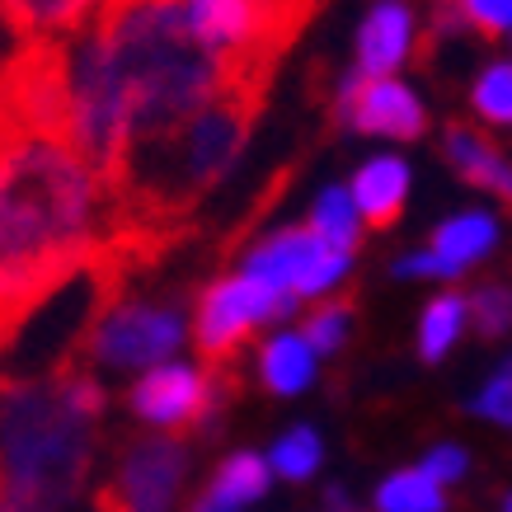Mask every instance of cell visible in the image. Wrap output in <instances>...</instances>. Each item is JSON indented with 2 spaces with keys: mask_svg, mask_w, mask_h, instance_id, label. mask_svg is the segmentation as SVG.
Masks as SVG:
<instances>
[{
  "mask_svg": "<svg viewBox=\"0 0 512 512\" xmlns=\"http://www.w3.org/2000/svg\"><path fill=\"white\" fill-rule=\"evenodd\" d=\"M71 141L109 188L127 160L174 137L231 90H268L235 76L188 24L184 0H99L66 38Z\"/></svg>",
  "mask_w": 512,
  "mask_h": 512,
  "instance_id": "7a4b0ae2",
  "label": "cell"
},
{
  "mask_svg": "<svg viewBox=\"0 0 512 512\" xmlns=\"http://www.w3.org/2000/svg\"><path fill=\"white\" fill-rule=\"evenodd\" d=\"M503 512H512V494H508V498H503Z\"/></svg>",
  "mask_w": 512,
  "mask_h": 512,
  "instance_id": "f1b7e54d",
  "label": "cell"
},
{
  "mask_svg": "<svg viewBox=\"0 0 512 512\" xmlns=\"http://www.w3.org/2000/svg\"><path fill=\"white\" fill-rule=\"evenodd\" d=\"M475 414L489 423H512V357L489 376V386L475 395Z\"/></svg>",
  "mask_w": 512,
  "mask_h": 512,
  "instance_id": "d4e9b609",
  "label": "cell"
},
{
  "mask_svg": "<svg viewBox=\"0 0 512 512\" xmlns=\"http://www.w3.org/2000/svg\"><path fill=\"white\" fill-rule=\"evenodd\" d=\"M0 512H5V508H0Z\"/></svg>",
  "mask_w": 512,
  "mask_h": 512,
  "instance_id": "4dcf8cb0",
  "label": "cell"
},
{
  "mask_svg": "<svg viewBox=\"0 0 512 512\" xmlns=\"http://www.w3.org/2000/svg\"><path fill=\"white\" fill-rule=\"evenodd\" d=\"M409 38H414V10L404 0H376L357 33V76L386 80L409 57Z\"/></svg>",
  "mask_w": 512,
  "mask_h": 512,
  "instance_id": "30bf717a",
  "label": "cell"
},
{
  "mask_svg": "<svg viewBox=\"0 0 512 512\" xmlns=\"http://www.w3.org/2000/svg\"><path fill=\"white\" fill-rule=\"evenodd\" d=\"M94 311L85 320L71 362L90 367H160L184 343V315L165 301H141L123 287H94Z\"/></svg>",
  "mask_w": 512,
  "mask_h": 512,
  "instance_id": "277c9868",
  "label": "cell"
},
{
  "mask_svg": "<svg viewBox=\"0 0 512 512\" xmlns=\"http://www.w3.org/2000/svg\"><path fill=\"white\" fill-rule=\"evenodd\" d=\"M466 306H470V320H475V329H480L484 339L512 334V287H503V282L475 287V296H470Z\"/></svg>",
  "mask_w": 512,
  "mask_h": 512,
  "instance_id": "603a6c76",
  "label": "cell"
},
{
  "mask_svg": "<svg viewBox=\"0 0 512 512\" xmlns=\"http://www.w3.org/2000/svg\"><path fill=\"white\" fill-rule=\"evenodd\" d=\"M339 118L357 132H376V137H395V141H414L428 127L419 94L400 85V80H372V76H348L339 90Z\"/></svg>",
  "mask_w": 512,
  "mask_h": 512,
  "instance_id": "9c48e42d",
  "label": "cell"
},
{
  "mask_svg": "<svg viewBox=\"0 0 512 512\" xmlns=\"http://www.w3.org/2000/svg\"><path fill=\"white\" fill-rule=\"evenodd\" d=\"M94 10H99V0H0V29H10L24 43L71 38L85 29Z\"/></svg>",
  "mask_w": 512,
  "mask_h": 512,
  "instance_id": "7c38bea8",
  "label": "cell"
},
{
  "mask_svg": "<svg viewBox=\"0 0 512 512\" xmlns=\"http://www.w3.org/2000/svg\"><path fill=\"white\" fill-rule=\"evenodd\" d=\"M348 320H353V296L325 301L301 320V339L311 343V353H339V343L348 339Z\"/></svg>",
  "mask_w": 512,
  "mask_h": 512,
  "instance_id": "44dd1931",
  "label": "cell"
},
{
  "mask_svg": "<svg viewBox=\"0 0 512 512\" xmlns=\"http://www.w3.org/2000/svg\"><path fill=\"white\" fill-rule=\"evenodd\" d=\"M494 240H498L494 217H484V212H456V217H447L433 231V254H442L447 264H456L466 273L475 259H484L494 249Z\"/></svg>",
  "mask_w": 512,
  "mask_h": 512,
  "instance_id": "9a60e30c",
  "label": "cell"
},
{
  "mask_svg": "<svg viewBox=\"0 0 512 512\" xmlns=\"http://www.w3.org/2000/svg\"><path fill=\"white\" fill-rule=\"evenodd\" d=\"M320 456H325V447H320V437H315V428H292V433L282 437L278 447H273V456H268V466L278 470L282 480H311L315 470H320Z\"/></svg>",
  "mask_w": 512,
  "mask_h": 512,
  "instance_id": "ffe728a7",
  "label": "cell"
},
{
  "mask_svg": "<svg viewBox=\"0 0 512 512\" xmlns=\"http://www.w3.org/2000/svg\"><path fill=\"white\" fill-rule=\"evenodd\" d=\"M226 376L231 372H193V367H156L132 386L127 404L141 423H156L170 433L198 428L221 409L226 395Z\"/></svg>",
  "mask_w": 512,
  "mask_h": 512,
  "instance_id": "ba28073f",
  "label": "cell"
},
{
  "mask_svg": "<svg viewBox=\"0 0 512 512\" xmlns=\"http://www.w3.org/2000/svg\"><path fill=\"white\" fill-rule=\"evenodd\" d=\"M311 231L325 240V245H334L339 254H348L353 259L357 249V207H353V193L348 188H325L320 198H315V212H311Z\"/></svg>",
  "mask_w": 512,
  "mask_h": 512,
  "instance_id": "ac0fdd59",
  "label": "cell"
},
{
  "mask_svg": "<svg viewBox=\"0 0 512 512\" xmlns=\"http://www.w3.org/2000/svg\"><path fill=\"white\" fill-rule=\"evenodd\" d=\"M249 278L268 282L296 301V296H320L348 273V254L325 245L311 226H282L245 254Z\"/></svg>",
  "mask_w": 512,
  "mask_h": 512,
  "instance_id": "8992f818",
  "label": "cell"
},
{
  "mask_svg": "<svg viewBox=\"0 0 512 512\" xmlns=\"http://www.w3.org/2000/svg\"><path fill=\"white\" fill-rule=\"evenodd\" d=\"M376 512H447V494L423 470H400L376 489Z\"/></svg>",
  "mask_w": 512,
  "mask_h": 512,
  "instance_id": "d6986e66",
  "label": "cell"
},
{
  "mask_svg": "<svg viewBox=\"0 0 512 512\" xmlns=\"http://www.w3.org/2000/svg\"><path fill=\"white\" fill-rule=\"evenodd\" d=\"M94 423L57 372L43 381H0V475L5 512H62L94 456Z\"/></svg>",
  "mask_w": 512,
  "mask_h": 512,
  "instance_id": "3957f363",
  "label": "cell"
},
{
  "mask_svg": "<svg viewBox=\"0 0 512 512\" xmlns=\"http://www.w3.org/2000/svg\"><path fill=\"white\" fill-rule=\"evenodd\" d=\"M184 466L188 451L179 437H137L123 451L118 475L99 489V512H170Z\"/></svg>",
  "mask_w": 512,
  "mask_h": 512,
  "instance_id": "52a82bcc",
  "label": "cell"
},
{
  "mask_svg": "<svg viewBox=\"0 0 512 512\" xmlns=\"http://www.w3.org/2000/svg\"><path fill=\"white\" fill-rule=\"evenodd\" d=\"M470 104L480 109V118L498 127H512V62H489L470 90Z\"/></svg>",
  "mask_w": 512,
  "mask_h": 512,
  "instance_id": "7402d4cb",
  "label": "cell"
},
{
  "mask_svg": "<svg viewBox=\"0 0 512 512\" xmlns=\"http://www.w3.org/2000/svg\"><path fill=\"white\" fill-rule=\"evenodd\" d=\"M466 296H437L428 301V311H423V325H419V357L423 362H442L451 353V343L461 339V329H466Z\"/></svg>",
  "mask_w": 512,
  "mask_h": 512,
  "instance_id": "e0dca14e",
  "label": "cell"
},
{
  "mask_svg": "<svg viewBox=\"0 0 512 512\" xmlns=\"http://www.w3.org/2000/svg\"><path fill=\"white\" fill-rule=\"evenodd\" d=\"M259 372H264V386L273 395H301L315 376V353L301 334H278V339L264 343V357H259Z\"/></svg>",
  "mask_w": 512,
  "mask_h": 512,
  "instance_id": "5bb4252c",
  "label": "cell"
},
{
  "mask_svg": "<svg viewBox=\"0 0 512 512\" xmlns=\"http://www.w3.org/2000/svg\"><path fill=\"white\" fill-rule=\"evenodd\" d=\"M461 19V29H480L484 38L512 33V0H437Z\"/></svg>",
  "mask_w": 512,
  "mask_h": 512,
  "instance_id": "cb8c5ba5",
  "label": "cell"
},
{
  "mask_svg": "<svg viewBox=\"0 0 512 512\" xmlns=\"http://www.w3.org/2000/svg\"><path fill=\"white\" fill-rule=\"evenodd\" d=\"M188 512H231V508H217V503H212V498L202 494V498H198V503H193V508H188Z\"/></svg>",
  "mask_w": 512,
  "mask_h": 512,
  "instance_id": "83f0119b",
  "label": "cell"
},
{
  "mask_svg": "<svg viewBox=\"0 0 512 512\" xmlns=\"http://www.w3.org/2000/svg\"><path fill=\"white\" fill-rule=\"evenodd\" d=\"M508 38H512V33H508Z\"/></svg>",
  "mask_w": 512,
  "mask_h": 512,
  "instance_id": "f546056e",
  "label": "cell"
},
{
  "mask_svg": "<svg viewBox=\"0 0 512 512\" xmlns=\"http://www.w3.org/2000/svg\"><path fill=\"white\" fill-rule=\"evenodd\" d=\"M466 466H470L466 451L451 447V442H447V447H433V451H428L419 470H423V475H428L433 484H456L461 475H466Z\"/></svg>",
  "mask_w": 512,
  "mask_h": 512,
  "instance_id": "484cf974",
  "label": "cell"
},
{
  "mask_svg": "<svg viewBox=\"0 0 512 512\" xmlns=\"http://www.w3.org/2000/svg\"><path fill=\"white\" fill-rule=\"evenodd\" d=\"M353 207L367 217V226H376V231H386V226H395L404 212V198H409V165L395 156H376L367 160L362 170H357L353 179Z\"/></svg>",
  "mask_w": 512,
  "mask_h": 512,
  "instance_id": "4fadbf2b",
  "label": "cell"
},
{
  "mask_svg": "<svg viewBox=\"0 0 512 512\" xmlns=\"http://www.w3.org/2000/svg\"><path fill=\"white\" fill-rule=\"evenodd\" d=\"M292 311V296L268 287V282L235 273V278L212 282L198 301V320H193V339H198V357L207 372H231L240 343L264 325V320H282Z\"/></svg>",
  "mask_w": 512,
  "mask_h": 512,
  "instance_id": "5b68a950",
  "label": "cell"
},
{
  "mask_svg": "<svg viewBox=\"0 0 512 512\" xmlns=\"http://www.w3.org/2000/svg\"><path fill=\"white\" fill-rule=\"evenodd\" d=\"M268 461L264 456H254V451H240V456H231L226 466L212 475V484H207V498L217 503V508H245V503H254V498L268 494Z\"/></svg>",
  "mask_w": 512,
  "mask_h": 512,
  "instance_id": "2e32d148",
  "label": "cell"
},
{
  "mask_svg": "<svg viewBox=\"0 0 512 512\" xmlns=\"http://www.w3.org/2000/svg\"><path fill=\"white\" fill-rule=\"evenodd\" d=\"M109 240V193L71 141L66 38L19 43L0 66V348Z\"/></svg>",
  "mask_w": 512,
  "mask_h": 512,
  "instance_id": "6da1fadb",
  "label": "cell"
},
{
  "mask_svg": "<svg viewBox=\"0 0 512 512\" xmlns=\"http://www.w3.org/2000/svg\"><path fill=\"white\" fill-rule=\"evenodd\" d=\"M442 156H447V165L461 174L466 184L489 188L498 202L512 207V160L503 156L484 132H475V127H466V123H447V132H442Z\"/></svg>",
  "mask_w": 512,
  "mask_h": 512,
  "instance_id": "8fae6325",
  "label": "cell"
},
{
  "mask_svg": "<svg viewBox=\"0 0 512 512\" xmlns=\"http://www.w3.org/2000/svg\"><path fill=\"white\" fill-rule=\"evenodd\" d=\"M395 273H400V278H461V268L447 264V259H442V254H433V249L400 259V264H395Z\"/></svg>",
  "mask_w": 512,
  "mask_h": 512,
  "instance_id": "4316f807",
  "label": "cell"
}]
</instances>
